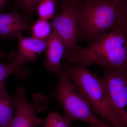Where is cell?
Segmentation results:
<instances>
[{
	"instance_id": "cell-1",
	"label": "cell",
	"mask_w": 127,
	"mask_h": 127,
	"mask_svg": "<svg viewBox=\"0 0 127 127\" xmlns=\"http://www.w3.org/2000/svg\"><path fill=\"white\" fill-rule=\"evenodd\" d=\"M66 63L88 67L97 64L102 67H127V28L118 25L90 43L86 48L78 46L69 54Z\"/></svg>"
},
{
	"instance_id": "cell-2",
	"label": "cell",
	"mask_w": 127,
	"mask_h": 127,
	"mask_svg": "<svg viewBox=\"0 0 127 127\" xmlns=\"http://www.w3.org/2000/svg\"><path fill=\"white\" fill-rule=\"evenodd\" d=\"M62 68L101 120L114 127H124L114 113L102 78L83 65L63 63Z\"/></svg>"
},
{
	"instance_id": "cell-3",
	"label": "cell",
	"mask_w": 127,
	"mask_h": 127,
	"mask_svg": "<svg viewBox=\"0 0 127 127\" xmlns=\"http://www.w3.org/2000/svg\"><path fill=\"white\" fill-rule=\"evenodd\" d=\"M119 0H101L78 2V40L89 44L119 24Z\"/></svg>"
},
{
	"instance_id": "cell-4",
	"label": "cell",
	"mask_w": 127,
	"mask_h": 127,
	"mask_svg": "<svg viewBox=\"0 0 127 127\" xmlns=\"http://www.w3.org/2000/svg\"><path fill=\"white\" fill-rule=\"evenodd\" d=\"M57 75L56 84L50 97L60 104L68 123L81 121L101 127H114L96 117L79 89L63 69Z\"/></svg>"
},
{
	"instance_id": "cell-5",
	"label": "cell",
	"mask_w": 127,
	"mask_h": 127,
	"mask_svg": "<svg viewBox=\"0 0 127 127\" xmlns=\"http://www.w3.org/2000/svg\"><path fill=\"white\" fill-rule=\"evenodd\" d=\"M102 78L114 115L127 127V67H102Z\"/></svg>"
},
{
	"instance_id": "cell-6",
	"label": "cell",
	"mask_w": 127,
	"mask_h": 127,
	"mask_svg": "<svg viewBox=\"0 0 127 127\" xmlns=\"http://www.w3.org/2000/svg\"><path fill=\"white\" fill-rule=\"evenodd\" d=\"M78 2L66 1L59 15L53 17L51 24L53 31L63 41L65 51L63 59H66L78 47Z\"/></svg>"
},
{
	"instance_id": "cell-7",
	"label": "cell",
	"mask_w": 127,
	"mask_h": 127,
	"mask_svg": "<svg viewBox=\"0 0 127 127\" xmlns=\"http://www.w3.org/2000/svg\"><path fill=\"white\" fill-rule=\"evenodd\" d=\"M17 103L14 117L9 127H38L42 124L43 120L36 115L45 110L48 106V100L44 95L37 94L32 96L31 102L28 101L25 88L22 86L17 89Z\"/></svg>"
},
{
	"instance_id": "cell-8",
	"label": "cell",
	"mask_w": 127,
	"mask_h": 127,
	"mask_svg": "<svg viewBox=\"0 0 127 127\" xmlns=\"http://www.w3.org/2000/svg\"><path fill=\"white\" fill-rule=\"evenodd\" d=\"M18 49L16 52L11 55V62L16 61L23 64L27 62H34L44 50L47 41L41 40L34 37H26L20 34L17 38Z\"/></svg>"
},
{
	"instance_id": "cell-9",
	"label": "cell",
	"mask_w": 127,
	"mask_h": 127,
	"mask_svg": "<svg viewBox=\"0 0 127 127\" xmlns=\"http://www.w3.org/2000/svg\"><path fill=\"white\" fill-rule=\"evenodd\" d=\"M44 65L48 72L58 75L62 71V59L65 51L63 41L53 30L47 41Z\"/></svg>"
},
{
	"instance_id": "cell-10",
	"label": "cell",
	"mask_w": 127,
	"mask_h": 127,
	"mask_svg": "<svg viewBox=\"0 0 127 127\" xmlns=\"http://www.w3.org/2000/svg\"><path fill=\"white\" fill-rule=\"evenodd\" d=\"M30 28L18 12L0 13V41L4 39L15 40Z\"/></svg>"
},
{
	"instance_id": "cell-11",
	"label": "cell",
	"mask_w": 127,
	"mask_h": 127,
	"mask_svg": "<svg viewBox=\"0 0 127 127\" xmlns=\"http://www.w3.org/2000/svg\"><path fill=\"white\" fill-rule=\"evenodd\" d=\"M17 103L16 95L7 93L4 83L0 84V127H9L14 117Z\"/></svg>"
},
{
	"instance_id": "cell-12",
	"label": "cell",
	"mask_w": 127,
	"mask_h": 127,
	"mask_svg": "<svg viewBox=\"0 0 127 127\" xmlns=\"http://www.w3.org/2000/svg\"><path fill=\"white\" fill-rule=\"evenodd\" d=\"M30 72L24 64L14 61L10 64L0 63V84L11 75H15L19 78H27Z\"/></svg>"
},
{
	"instance_id": "cell-13",
	"label": "cell",
	"mask_w": 127,
	"mask_h": 127,
	"mask_svg": "<svg viewBox=\"0 0 127 127\" xmlns=\"http://www.w3.org/2000/svg\"><path fill=\"white\" fill-rule=\"evenodd\" d=\"M51 24L47 20L39 18L31 27L32 37L41 40L47 41L52 32Z\"/></svg>"
},
{
	"instance_id": "cell-14",
	"label": "cell",
	"mask_w": 127,
	"mask_h": 127,
	"mask_svg": "<svg viewBox=\"0 0 127 127\" xmlns=\"http://www.w3.org/2000/svg\"><path fill=\"white\" fill-rule=\"evenodd\" d=\"M57 0H38L36 10L39 18L48 20L55 15Z\"/></svg>"
},
{
	"instance_id": "cell-15",
	"label": "cell",
	"mask_w": 127,
	"mask_h": 127,
	"mask_svg": "<svg viewBox=\"0 0 127 127\" xmlns=\"http://www.w3.org/2000/svg\"><path fill=\"white\" fill-rule=\"evenodd\" d=\"M44 127H77L71 126L64 116L57 112H53L48 115L43 121Z\"/></svg>"
},
{
	"instance_id": "cell-16",
	"label": "cell",
	"mask_w": 127,
	"mask_h": 127,
	"mask_svg": "<svg viewBox=\"0 0 127 127\" xmlns=\"http://www.w3.org/2000/svg\"><path fill=\"white\" fill-rule=\"evenodd\" d=\"M18 5L22 9L26 17L31 16L36 10L38 0H16Z\"/></svg>"
},
{
	"instance_id": "cell-17",
	"label": "cell",
	"mask_w": 127,
	"mask_h": 127,
	"mask_svg": "<svg viewBox=\"0 0 127 127\" xmlns=\"http://www.w3.org/2000/svg\"><path fill=\"white\" fill-rule=\"evenodd\" d=\"M119 24L127 28V0H119L118 6Z\"/></svg>"
},
{
	"instance_id": "cell-18",
	"label": "cell",
	"mask_w": 127,
	"mask_h": 127,
	"mask_svg": "<svg viewBox=\"0 0 127 127\" xmlns=\"http://www.w3.org/2000/svg\"><path fill=\"white\" fill-rule=\"evenodd\" d=\"M6 0H0V9H2L4 6Z\"/></svg>"
},
{
	"instance_id": "cell-19",
	"label": "cell",
	"mask_w": 127,
	"mask_h": 127,
	"mask_svg": "<svg viewBox=\"0 0 127 127\" xmlns=\"http://www.w3.org/2000/svg\"><path fill=\"white\" fill-rule=\"evenodd\" d=\"M5 56V53L4 51L0 50V61L4 58Z\"/></svg>"
},
{
	"instance_id": "cell-20",
	"label": "cell",
	"mask_w": 127,
	"mask_h": 127,
	"mask_svg": "<svg viewBox=\"0 0 127 127\" xmlns=\"http://www.w3.org/2000/svg\"><path fill=\"white\" fill-rule=\"evenodd\" d=\"M89 127H100V126H98V125H95V124H89Z\"/></svg>"
},
{
	"instance_id": "cell-21",
	"label": "cell",
	"mask_w": 127,
	"mask_h": 127,
	"mask_svg": "<svg viewBox=\"0 0 127 127\" xmlns=\"http://www.w3.org/2000/svg\"><path fill=\"white\" fill-rule=\"evenodd\" d=\"M101 0L104 1H111L114 0Z\"/></svg>"
},
{
	"instance_id": "cell-22",
	"label": "cell",
	"mask_w": 127,
	"mask_h": 127,
	"mask_svg": "<svg viewBox=\"0 0 127 127\" xmlns=\"http://www.w3.org/2000/svg\"><path fill=\"white\" fill-rule=\"evenodd\" d=\"M75 1H77V2H81V1H82V0H75Z\"/></svg>"
},
{
	"instance_id": "cell-23",
	"label": "cell",
	"mask_w": 127,
	"mask_h": 127,
	"mask_svg": "<svg viewBox=\"0 0 127 127\" xmlns=\"http://www.w3.org/2000/svg\"></svg>"
}]
</instances>
